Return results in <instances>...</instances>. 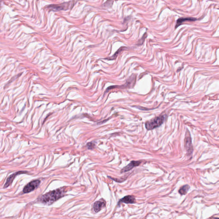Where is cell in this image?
Wrapping results in <instances>:
<instances>
[{"label": "cell", "instance_id": "4", "mask_svg": "<svg viewBox=\"0 0 219 219\" xmlns=\"http://www.w3.org/2000/svg\"><path fill=\"white\" fill-rule=\"evenodd\" d=\"M70 6V4L69 2L57 5H50L48 7V8L52 11H59L61 10H66L69 9Z\"/></svg>", "mask_w": 219, "mask_h": 219}, {"label": "cell", "instance_id": "5", "mask_svg": "<svg viewBox=\"0 0 219 219\" xmlns=\"http://www.w3.org/2000/svg\"><path fill=\"white\" fill-rule=\"evenodd\" d=\"M185 146L187 152L189 154H191L192 153L193 149H192V143H191V137L189 131H187L186 133V138H185Z\"/></svg>", "mask_w": 219, "mask_h": 219}, {"label": "cell", "instance_id": "3", "mask_svg": "<svg viewBox=\"0 0 219 219\" xmlns=\"http://www.w3.org/2000/svg\"><path fill=\"white\" fill-rule=\"evenodd\" d=\"M40 183V181L39 180H33V181L30 182L27 185H26L24 188L23 191L24 193H25V194L32 192L39 186Z\"/></svg>", "mask_w": 219, "mask_h": 219}, {"label": "cell", "instance_id": "12", "mask_svg": "<svg viewBox=\"0 0 219 219\" xmlns=\"http://www.w3.org/2000/svg\"><path fill=\"white\" fill-rule=\"evenodd\" d=\"M125 47L120 48V49H119V50H118L115 53V54H114L113 56H112L111 57H109V58H108L107 59H110V60H111V59L112 60H114V59H116L117 56L118 54H119V53H120V51L124 50L125 49Z\"/></svg>", "mask_w": 219, "mask_h": 219}, {"label": "cell", "instance_id": "13", "mask_svg": "<svg viewBox=\"0 0 219 219\" xmlns=\"http://www.w3.org/2000/svg\"><path fill=\"white\" fill-rule=\"evenodd\" d=\"M94 146H95V144L94 143H89L87 145V146H88V148L90 149H93Z\"/></svg>", "mask_w": 219, "mask_h": 219}, {"label": "cell", "instance_id": "9", "mask_svg": "<svg viewBox=\"0 0 219 219\" xmlns=\"http://www.w3.org/2000/svg\"><path fill=\"white\" fill-rule=\"evenodd\" d=\"M105 206V203L104 201L99 200L95 202L94 205V209L95 212H99Z\"/></svg>", "mask_w": 219, "mask_h": 219}, {"label": "cell", "instance_id": "7", "mask_svg": "<svg viewBox=\"0 0 219 219\" xmlns=\"http://www.w3.org/2000/svg\"><path fill=\"white\" fill-rule=\"evenodd\" d=\"M26 173H27V172H26V171H19V172H16L15 173L13 174L12 175H10L9 177L7 179V182H6L4 188H5L9 187L11 184V183H12L13 180H14V179L17 175H20V174Z\"/></svg>", "mask_w": 219, "mask_h": 219}, {"label": "cell", "instance_id": "14", "mask_svg": "<svg viewBox=\"0 0 219 219\" xmlns=\"http://www.w3.org/2000/svg\"><path fill=\"white\" fill-rule=\"evenodd\" d=\"M112 178V179L113 180H114V181H116V182H118V181H117V179H113V178ZM118 181H119V182H123V181H122V180H120V179H118Z\"/></svg>", "mask_w": 219, "mask_h": 219}, {"label": "cell", "instance_id": "6", "mask_svg": "<svg viewBox=\"0 0 219 219\" xmlns=\"http://www.w3.org/2000/svg\"><path fill=\"white\" fill-rule=\"evenodd\" d=\"M141 161H132L130 163H129L127 166L124 167L120 171V173H123L128 172L132 169L134 167L139 166Z\"/></svg>", "mask_w": 219, "mask_h": 219}, {"label": "cell", "instance_id": "1", "mask_svg": "<svg viewBox=\"0 0 219 219\" xmlns=\"http://www.w3.org/2000/svg\"><path fill=\"white\" fill-rule=\"evenodd\" d=\"M65 189L61 188L50 191L42 196L40 200L43 203L50 205L64 196Z\"/></svg>", "mask_w": 219, "mask_h": 219}, {"label": "cell", "instance_id": "11", "mask_svg": "<svg viewBox=\"0 0 219 219\" xmlns=\"http://www.w3.org/2000/svg\"><path fill=\"white\" fill-rule=\"evenodd\" d=\"M189 188H190V186L188 185H185L184 186H182V188H180V190H179V193L181 195H185L187 194V192L188 190H189Z\"/></svg>", "mask_w": 219, "mask_h": 219}, {"label": "cell", "instance_id": "10", "mask_svg": "<svg viewBox=\"0 0 219 219\" xmlns=\"http://www.w3.org/2000/svg\"><path fill=\"white\" fill-rule=\"evenodd\" d=\"M197 20V19L194 18H181L178 19L177 21L176 25H175V28H177L179 26L182 24L183 22L186 21H195Z\"/></svg>", "mask_w": 219, "mask_h": 219}, {"label": "cell", "instance_id": "8", "mask_svg": "<svg viewBox=\"0 0 219 219\" xmlns=\"http://www.w3.org/2000/svg\"><path fill=\"white\" fill-rule=\"evenodd\" d=\"M136 203L135 198L133 196L128 195L125 196L120 200L118 204L121 203H125L126 204H133Z\"/></svg>", "mask_w": 219, "mask_h": 219}, {"label": "cell", "instance_id": "2", "mask_svg": "<svg viewBox=\"0 0 219 219\" xmlns=\"http://www.w3.org/2000/svg\"><path fill=\"white\" fill-rule=\"evenodd\" d=\"M165 115H160L146 123V128L148 130H151L161 125L165 120Z\"/></svg>", "mask_w": 219, "mask_h": 219}]
</instances>
